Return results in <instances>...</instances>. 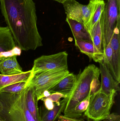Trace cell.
Returning <instances> with one entry per match:
<instances>
[{
    "label": "cell",
    "mask_w": 120,
    "mask_h": 121,
    "mask_svg": "<svg viewBox=\"0 0 120 121\" xmlns=\"http://www.w3.org/2000/svg\"><path fill=\"white\" fill-rule=\"evenodd\" d=\"M0 8L17 47L27 51L43 46L33 0H0Z\"/></svg>",
    "instance_id": "1"
},
{
    "label": "cell",
    "mask_w": 120,
    "mask_h": 121,
    "mask_svg": "<svg viewBox=\"0 0 120 121\" xmlns=\"http://www.w3.org/2000/svg\"><path fill=\"white\" fill-rule=\"evenodd\" d=\"M100 75L99 68L94 65H89L83 71L80 70L73 88L66 97L67 101L63 111L64 114L100 88Z\"/></svg>",
    "instance_id": "2"
},
{
    "label": "cell",
    "mask_w": 120,
    "mask_h": 121,
    "mask_svg": "<svg viewBox=\"0 0 120 121\" xmlns=\"http://www.w3.org/2000/svg\"><path fill=\"white\" fill-rule=\"evenodd\" d=\"M26 90L27 86L19 94L0 92L3 107L0 119L5 121H36L27 107Z\"/></svg>",
    "instance_id": "3"
},
{
    "label": "cell",
    "mask_w": 120,
    "mask_h": 121,
    "mask_svg": "<svg viewBox=\"0 0 120 121\" xmlns=\"http://www.w3.org/2000/svg\"><path fill=\"white\" fill-rule=\"evenodd\" d=\"M117 92L108 94L101 88L90 95L89 104L84 115L91 121H101L107 118L114 104Z\"/></svg>",
    "instance_id": "4"
},
{
    "label": "cell",
    "mask_w": 120,
    "mask_h": 121,
    "mask_svg": "<svg viewBox=\"0 0 120 121\" xmlns=\"http://www.w3.org/2000/svg\"><path fill=\"white\" fill-rule=\"evenodd\" d=\"M120 17L117 0H108L100 18L103 50L110 43L115 30L120 28Z\"/></svg>",
    "instance_id": "5"
},
{
    "label": "cell",
    "mask_w": 120,
    "mask_h": 121,
    "mask_svg": "<svg viewBox=\"0 0 120 121\" xmlns=\"http://www.w3.org/2000/svg\"><path fill=\"white\" fill-rule=\"evenodd\" d=\"M70 73L68 69L56 70L34 73L29 82L35 90L38 101L48 91Z\"/></svg>",
    "instance_id": "6"
},
{
    "label": "cell",
    "mask_w": 120,
    "mask_h": 121,
    "mask_svg": "<svg viewBox=\"0 0 120 121\" xmlns=\"http://www.w3.org/2000/svg\"><path fill=\"white\" fill-rule=\"evenodd\" d=\"M101 0H90L89 4L82 5L75 0H67L63 4L67 17L83 23L86 27Z\"/></svg>",
    "instance_id": "7"
},
{
    "label": "cell",
    "mask_w": 120,
    "mask_h": 121,
    "mask_svg": "<svg viewBox=\"0 0 120 121\" xmlns=\"http://www.w3.org/2000/svg\"><path fill=\"white\" fill-rule=\"evenodd\" d=\"M68 54L66 52L43 55L34 61L32 69L34 73L56 70L68 69Z\"/></svg>",
    "instance_id": "8"
},
{
    "label": "cell",
    "mask_w": 120,
    "mask_h": 121,
    "mask_svg": "<svg viewBox=\"0 0 120 121\" xmlns=\"http://www.w3.org/2000/svg\"><path fill=\"white\" fill-rule=\"evenodd\" d=\"M21 50L17 47L8 27L0 30V60L4 57L20 56Z\"/></svg>",
    "instance_id": "9"
},
{
    "label": "cell",
    "mask_w": 120,
    "mask_h": 121,
    "mask_svg": "<svg viewBox=\"0 0 120 121\" xmlns=\"http://www.w3.org/2000/svg\"><path fill=\"white\" fill-rule=\"evenodd\" d=\"M120 28L115 30L110 42L112 49L111 66L110 71L113 78L120 82Z\"/></svg>",
    "instance_id": "10"
},
{
    "label": "cell",
    "mask_w": 120,
    "mask_h": 121,
    "mask_svg": "<svg viewBox=\"0 0 120 121\" xmlns=\"http://www.w3.org/2000/svg\"><path fill=\"white\" fill-rule=\"evenodd\" d=\"M100 74L101 76V89L108 94L116 91L117 92L120 90V83L115 79L108 69L104 61L99 63Z\"/></svg>",
    "instance_id": "11"
},
{
    "label": "cell",
    "mask_w": 120,
    "mask_h": 121,
    "mask_svg": "<svg viewBox=\"0 0 120 121\" xmlns=\"http://www.w3.org/2000/svg\"><path fill=\"white\" fill-rule=\"evenodd\" d=\"M75 45L81 52L88 56L94 62L100 63L104 60L103 52H99L91 41L75 40Z\"/></svg>",
    "instance_id": "12"
},
{
    "label": "cell",
    "mask_w": 120,
    "mask_h": 121,
    "mask_svg": "<svg viewBox=\"0 0 120 121\" xmlns=\"http://www.w3.org/2000/svg\"><path fill=\"white\" fill-rule=\"evenodd\" d=\"M17 56L4 57L0 60V72L4 75H11L22 73V68L18 62Z\"/></svg>",
    "instance_id": "13"
},
{
    "label": "cell",
    "mask_w": 120,
    "mask_h": 121,
    "mask_svg": "<svg viewBox=\"0 0 120 121\" xmlns=\"http://www.w3.org/2000/svg\"><path fill=\"white\" fill-rule=\"evenodd\" d=\"M29 80L27 86L26 102L27 107L36 121H41L40 113L38 107V99L33 86Z\"/></svg>",
    "instance_id": "14"
},
{
    "label": "cell",
    "mask_w": 120,
    "mask_h": 121,
    "mask_svg": "<svg viewBox=\"0 0 120 121\" xmlns=\"http://www.w3.org/2000/svg\"><path fill=\"white\" fill-rule=\"evenodd\" d=\"M77 79V75L73 73H70L53 87L48 91L50 94L61 93L67 96L74 86Z\"/></svg>",
    "instance_id": "15"
},
{
    "label": "cell",
    "mask_w": 120,
    "mask_h": 121,
    "mask_svg": "<svg viewBox=\"0 0 120 121\" xmlns=\"http://www.w3.org/2000/svg\"><path fill=\"white\" fill-rule=\"evenodd\" d=\"M66 21L70 26L75 40L91 41L89 33L83 23L66 18Z\"/></svg>",
    "instance_id": "16"
},
{
    "label": "cell",
    "mask_w": 120,
    "mask_h": 121,
    "mask_svg": "<svg viewBox=\"0 0 120 121\" xmlns=\"http://www.w3.org/2000/svg\"><path fill=\"white\" fill-rule=\"evenodd\" d=\"M32 70L20 74L11 75L0 74V90L5 87L20 82H27L33 75Z\"/></svg>",
    "instance_id": "17"
},
{
    "label": "cell",
    "mask_w": 120,
    "mask_h": 121,
    "mask_svg": "<svg viewBox=\"0 0 120 121\" xmlns=\"http://www.w3.org/2000/svg\"><path fill=\"white\" fill-rule=\"evenodd\" d=\"M67 101V98L60 101L58 104H55V107L51 110L46 109L41 116V121H55L61 113L63 112Z\"/></svg>",
    "instance_id": "18"
},
{
    "label": "cell",
    "mask_w": 120,
    "mask_h": 121,
    "mask_svg": "<svg viewBox=\"0 0 120 121\" xmlns=\"http://www.w3.org/2000/svg\"><path fill=\"white\" fill-rule=\"evenodd\" d=\"M91 40L97 49L103 52L102 48V34L100 19L97 22L89 33Z\"/></svg>",
    "instance_id": "19"
},
{
    "label": "cell",
    "mask_w": 120,
    "mask_h": 121,
    "mask_svg": "<svg viewBox=\"0 0 120 121\" xmlns=\"http://www.w3.org/2000/svg\"><path fill=\"white\" fill-rule=\"evenodd\" d=\"M90 96L77 104L72 110L64 114L66 116L72 118H80L83 113L86 111L89 104Z\"/></svg>",
    "instance_id": "20"
},
{
    "label": "cell",
    "mask_w": 120,
    "mask_h": 121,
    "mask_svg": "<svg viewBox=\"0 0 120 121\" xmlns=\"http://www.w3.org/2000/svg\"><path fill=\"white\" fill-rule=\"evenodd\" d=\"M106 3L103 0H101L97 5L94 12L93 16L89 23L86 27L87 30L89 33L94 25L98 22L101 17L102 13L104 10Z\"/></svg>",
    "instance_id": "21"
},
{
    "label": "cell",
    "mask_w": 120,
    "mask_h": 121,
    "mask_svg": "<svg viewBox=\"0 0 120 121\" xmlns=\"http://www.w3.org/2000/svg\"><path fill=\"white\" fill-rule=\"evenodd\" d=\"M29 81L27 82H20L8 85L2 88L0 90V92L19 94L27 86Z\"/></svg>",
    "instance_id": "22"
},
{
    "label": "cell",
    "mask_w": 120,
    "mask_h": 121,
    "mask_svg": "<svg viewBox=\"0 0 120 121\" xmlns=\"http://www.w3.org/2000/svg\"><path fill=\"white\" fill-rule=\"evenodd\" d=\"M66 97V96L61 93L56 92L51 94L49 96L46 97L50 99L54 103L58 104L60 103V99L65 98Z\"/></svg>",
    "instance_id": "23"
},
{
    "label": "cell",
    "mask_w": 120,
    "mask_h": 121,
    "mask_svg": "<svg viewBox=\"0 0 120 121\" xmlns=\"http://www.w3.org/2000/svg\"><path fill=\"white\" fill-rule=\"evenodd\" d=\"M42 100L43 101L44 106L46 109L48 110H51L54 108L55 104L50 99L46 97L42 99Z\"/></svg>",
    "instance_id": "24"
},
{
    "label": "cell",
    "mask_w": 120,
    "mask_h": 121,
    "mask_svg": "<svg viewBox=\"0 0 120 121\" xmlns=\"http://www.w3.org/2000/svg\"><path fill=\"white\" fill-rule=\"evenodd\" d=\"M58 119V121H85L82 118H70L61 114L59 115Z\"/></svg>",
    "instance_id": "25"
},
{
    "label": "cell",
    "mask_w": 120,
    "mask_h": 121,
    "mask_svg": "<svg viewBox=\"0 0 120 121\" xmlns=\"http://www.w3.org/2000/svg\"><path fill=\"white\" fill-rule=\"evenodd\" d=\"M104 121H120V116L115 113L110 114V116Z\"/></svg>",
    "instance_id": "26"
},
{
    "label": "cell",
    "mask_w": 120,
    "mask_h": 121,
    "mask_svg": "<svg viewBox=\"0 0 120 121\" xmlns=\"http://www.w3.org/2000/svg\"><path fill=\"white\" fill-rule=\"evenodd\" d=\"M54 0L58 2V3H63L64 2H65L67 0Z\"/></svg>",
    "instance_id": "27"
},
{
    "label": "cell",
    "mask_w": 120,
    "mask_h": 121,
    "mask_svg": "<svg viewBox=\"0 0 120 121\" xmlns=\"http://www.w3.org/2000/svg\"><path fill=\"white\" fill-rule=\"evenodd\" d=\"M3 105H2V103L0 101V112H1L3 111Z\"/></svg>",
    "instance_id": "28"
},
{
    "label": "cell",
    "mask_w": 120,
    "mask_h": 121,
    "mask_svg": "<svg viewBox=\"0 0 120 121\" xmlns=\"http://www.w3.org/2000/svg\"><path fill=\"white\" fill-rule=\"evenodd\" d=\"M117 1L118 8H119V10H120V0H117Z\"/></svg>",
    "instance_id": "29"
},
{
    "label": "cell",
    "mask_w": 120,
    "mask_h": 121,
    "mask_svg": "<svg viewBox=\"0 0 120 121\" xmlns=\"http://www.w3.org/2000/svg\"><path fill=\"white\" fill-rule=\"evenodd\" d=\"M3 27H1V26H0V30L3 29Z\"/></svg>",
    "instance_id": "30"
},
{
    "label": "cell",
    "mask_w": 120,
    "mask_h": 121,
    "mask_svg": "<svg viewBox=\"0 0 120 121\" xmlns=\"http://www.w3.org/2000/svg\"><path fill=\"white\" fill-rule=\"evenodd\" d=\"M0 121H4V120H2V119H0Z\"/></svg>",
    "instance_id": "31"
}]
</instances>
